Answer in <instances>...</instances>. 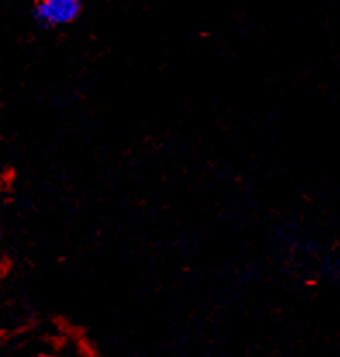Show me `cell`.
<instances>
[{"mask_svg":"<svg viewBox=\"0 0 340 357\" xmlns=\"http://www.w3.org/2000/svg\"><path fill=\"white\" fill-rule=\"evenodd\" d=\"M82 13V0H38L33 10L36 23L43 28L64 26Z\"/></svg>","mask_w":340,"mask_h":357,"instance_id":"cell-1","label":"cell"},{"mask_svg":"<svg viewBox=\"0 0 340 357\" xmlns=\"http://www.w3.org/2000/svg\"><path fill=\"white\" fill-rule=\"evenodd\" d=\"M33 357H54V356H50V354H36V356H33Z\"/></svg>","mask_w":340,"mask_h":357,"instance_id":"cell-2","label":"cell"}]
</instances>
